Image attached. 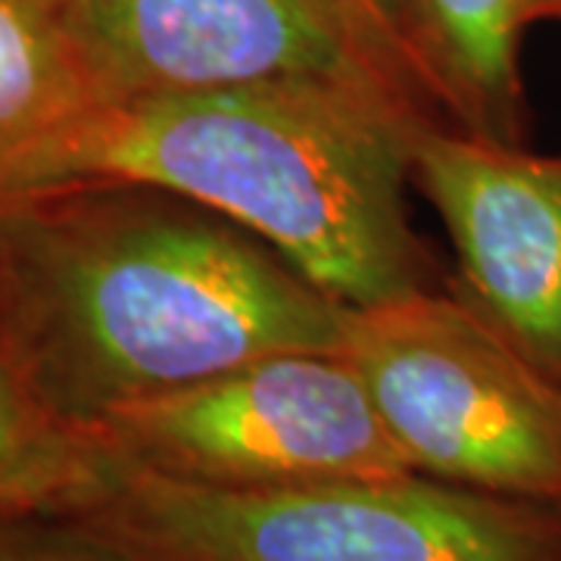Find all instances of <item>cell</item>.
Returning a JSON list of instances; mask_svg holds the SVG:
<instances>
[{
	"label": "cell",
	"mask_w": 561,
	"mask_h": 561,
	"mask_svg": "<svg viewBox=\"0 0 561 561\" xmlns=\"http://www.w3.org/2000/svg\"><path fill=\"white\" fill-rule=\"evenodd\" d=\"M60 7L101 106L278 79L362 81L427 101L400 47L350 0H60Z\"/></svg>",
	"instance_id": "8992f818"
},
{
	"label": "cell",
	"mask_w": 561,
	"mask_h": 561,
	"mask_svg": "<svg viewBox=\"0 0 561 561\" xmlns=\"http://www.w3.org/2000/svg\"><path fill=\"white\" fill-rule=\"evenodd\" d=\"M135 561H561V505L419 471L231 490L122 459L79 515Z\"/></svg>",
	"instance_id": "3957f363"
},
{
	"label": "cell",
	"mask_w": 561,
	"mask_h": 561,
	"mask_svg": "<svg viewBox=\"0 0 561 561\" xmlns=\"http://www.w3.org/2000/svg\"><path fill=\"white\" fill-rule=\"evenodd\" d=\"M98 431L128 465L231 490L412 471L341 350L268 353L122 409Z\"/></svg>",
	"instance_id": "5b68a950"
},
{
	"label": "cell",
	"mask_w": 561,
	"mask_h": 561,
	"mask_svg": "<svg viewBox=\"0 0 561 561\" xmlns=\"http://www.w3.org/2000/svg\"><path fill=\"white\" fill-rule=\"evenodd\" d=\"M341 353L412 471L561 505V387L456 290L346 309Z\"/></svg>",
	"instance_id": "277c9868"
},
{
	"label": "cell",
	"mask_w": 561,
	"mask_h": 561,
	"mask_svg": "<svg viewBox=\"0 0 561 561\" xmlns=\"http://www.w3.org/2000/svg\"><path fill=\"white\" fill-rule=\"evenodd\" d=\"M0 561H135L88 524L57 515H0Z\"/></svg>",
	"instance_id": "8fae6325"
},
{
	"label": "cell",
	"mask_w": 561,
	"mask_h": 561,
	"mask_svg": "<svg viewBox=\"0 0 561 561\" xmlns=\"http://www.w3.org/2000/svg\"><path fill=\"white\" fill-rule=\"evenodd\" d=\"M431 116L415 91L341 79L135 98L84 119L57 184L172 191L247 228L359 309L434 290L440 275L405 206L412 135Z\"/></svg>",
	"instance_id": "7a4b0ae2"
},
{
	"label": "cell",
	"mask_w": 561,
	"mask_h": 561,
	"mask_svg": "<svg viewBox=\"0 0 561 561\" xmlns=\"http://www.w3.org/2000/svg\"><path fill=\"white\" fill-rule=\"evenodd\" d=\"M356 10H359L365 20L371 22L378 32H383L387 38L393 41L402 50V32H400V13H402V0H350ZM405 57V50H402ZM409 62V60H405ZM412 69V66H409ZM415 76V72H412Z\"/></svg>",
	"instance_id": "7c38bea8"
},
{
	"label": "cell",
	"mask_w": 561,
	"mask_h": 561,
	"mask_svg": "<svg viewBox=\"0 0 561 561\" xmlns=\"http://www.w3.org/2000/svg\"><path fill=\"white\" fill-rule=\"evenodd\" d=\"M412 184L453 238V290L561 387V157L431 116L412 135Z\"/></svg>",
	"instance_id": "52a82bcc"
},
{
	"label": "cell",
	"mask_w": 561,
	"mask_h": 561,
	"mask_svg": "<svg viewBox=\"0 0 561 561\" xmlns=\"http://www.w3.org/2000/svg\"><path fill=\"white\" fill-rule=\"evenodd\" d=\"M98 106L60 0H0V206L57 184Z\"/></svg>",
	"instance_id": "9c48e42d"
},
{
	"label": "cell",
	"mask_w": 561,
	"mask_h": 561,
	"mask_svg": "<svg viewBox=\"0 0 561 561\" xmlns=\"http://www.w3.org/2000/svg\"><path fill=\"white\" fill-rule=\"evenodd\" d=\"M119 468L101 431L62 419L0 359V515H79Z\"/></svg>",
	"instance_id": "30bf717a"
},
{
	"label": "cell",
	"mask_w": 561,
	"mask_h": 561,
	"mask_svg": "<svg viewBox=\"0 0 561 561\" xmlns=\"http://www.w3.org/2000/svg\"><path fill=\"white\" fill-rule=\"evenodd\" d=\"M534 0H402L405 60L456 128L505 147L527 144L518 41Z\"/></svg>",
	"instance_id": "ba28073f"
},
{
	"label": "cell",
	"mask_w": 561,
	"mask_h": 561,
	"mask_svg": "<svg viewBox=\"0 0 561 561\" xmlns=\"http://www.w3.org/2000/svg\"><path fill=\"white\" fill-rule=\"evenodd\" d=\"M346 309L162 187L69 181L0 206V359L91 431L268 353L341 350Z\"/></svg>",
	"instance_id": "6da1fadb"
}]
</instances>
